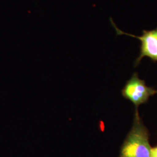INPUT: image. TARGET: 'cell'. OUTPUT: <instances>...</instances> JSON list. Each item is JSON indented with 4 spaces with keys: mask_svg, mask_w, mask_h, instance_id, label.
<instances>
[{
    "mask_svg": "<svg viewBox=\"0 0 157 157\" xmlns=\"http://www.w3.org/2000/svg\"><path fill=\"white\" fill-rule=\"evenodd\" d=\"M151 157H157V146L151 148Z\"/></svg>",
    "mask_w": 157,
    "mask_h": 157,
    "instance_id": "cell-4",
    "label": "cell"
},
{
    "mask_svg": "<svg viewBox=\"0 0 157 157\" xmlns=\"http://www.w3.org/2000/svg\"><path fill=\"white\" fill-rule=\"evenodd\" d=\"M156 93H157V91H156Z\"/></svg>",
    "mask_w": 157,
    "mask_h": 157,
    "instance_id": "cell-5",
    "label": "cell"
},
{
    "mask_svg": "<svg viewBox=\"0 0 157 157\" xmlns=\"http://www.w3.org/2000/svg\"><path fill=\"white\" fill-rule=\"evenodd\" d=\"M155 93L154 89L148 87L145 82L139 78L137 73L132 75L122 90V95L135 105L136 109H138L140 105L147 102L149 98Z\"/></svg>",
    "mask_w": 157,
    "mask_h": 157,
    "instance_id": "cell-2",
    "label": "cell"
},
{
    "mask_svg": "<svg viewBox=\"0 0 157 157\" xmlns=\"http://www.w3.org/2000/svg\"><path fill=\"white\" fill-rule=\"evenodd\" d=\"M151 151L148 131L136 109L132 128L121 148L119 157H151Z\"/></svg>",
    "mask_w": 157,
    "mask_h": 157,
    "instance_id": "cell-1",
    "label": "cell"
},
{
    "mask_svg": "<svg viewBox=\"0 0 157 157\" xmlns=\"http://www.w3.org/2000/svg\"><path fill=\"white\" fill-rule=\"evenodd\" d=\"M110 21L116 30L117 35H127L140 41V54L135 61V67L139 65L141 59L146 56L150 58L153 62H157V28L151 30H144L141 36H136L120 30L113 22L112 18H110Z\"/></svg>",
    "mask_w": 157,
    "mask_h": 157,
    "instance_id": "cell-3",
    "label": "cell"
}]
</instances>
